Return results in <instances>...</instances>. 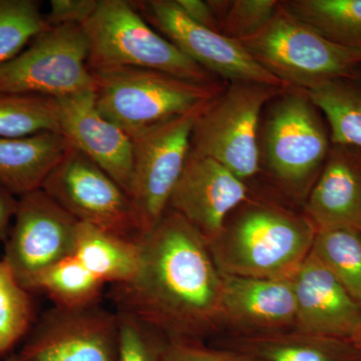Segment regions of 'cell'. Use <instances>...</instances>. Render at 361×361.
I'll list each match as a JSON object with an SVG mask.
<instances>
[{
    "mask_svg": "<svg viewBox=\"0 0 361 361\" xmlns=\"http://www.w3.org/2000/svg\"><path fill=\"white\" fill-rule=\"evenodd\" d=\"M137 269L114 285L118 311L129 313L168 341H195L220 325L223 279L208 243L168 209L139 241Z\"/></svg>",
    "mask_w": 361,
    "mask_h": 361,
    "instance_id": "obj_1",
    "label": "cell"
},
{
    "mask_svg": "<svg viewBox=\"0 0 361 361\" xmlns=\"http://www.w3.org/2000/svg\"><path fill=\"white\" fill-rule=\"evenodd\" d=\"M315 233L304 214L249 197L208 247L221 274L285 279L310 255Z\"/></svg>",
    "mask_w": 361,
    "mask_h": 361,
    "instance_id": "obj_2",
    "label": "cell"
},
{
    "mask_svg": "<svg viewBox=\"0 0 361 361\" xmlns=\"http://www.w3.org/2000/svg\"><path fill=\"white\" fill-rule=\"evenodd\" d=\"M259 129L260 172L305 202L331 146L322 113L305 90L288 87L266 106Z\"/></svg>",
    "mask_w": 361,
    "mask_h": 361,
    "instance_id": "obj_3",
    "label": "cell"
},
{
    "mask_svg": "<svg viewBox=\"0 0 361 361\" xmlns=\"http://www.w3.org/2000/svg\"><path fill=\"white\" fill-rule=\"evenodd\" d=\"M90 71L103 68H149L201 85L223 82L197 65L142 18L132 1L99 0L82 25Z\"/></svg>",
    "mask_w": 361,
    "mask_h": 361,
    "instance_id": "obj_4",
    "label": "cell"
},
{
    "mask_svg": "<svg viewBox=\"0 0 361 361\" xmlns=\"http://www.w3.org/2000/svg\"><path fill=\"white\" fill-rule=\"evenodd\" d=\"M90 73L97 110L129 135L199 108L227 85L197 84L161 71L130 66Z\"/></svg>",
    "mask_w": 361,
    "mask_h": 361,
    "instance_id": "obj_5",
    "label": "cell"
},
{
    "mask_svg": "<svg viewBox=\"0 0 361 361\" xmlns=\"http://www.w3.org/2000/svg\"><path fill=\"white\" fill-rule=\"evenodd\" d=\"M288 87L234 82L214 97L195 123L191 149L247 183L260 173L259 129L269 102Z\"/></svg>",
    "mask_w": 361,
    "mask_h": 361,
    "instance_id": "obj_6",
    "label": "cell"
},
{
    "mask_svg": "<svg viewBox=\"0 0 361 361\" xmlns=\"http://www.w3.org/2000/svg\"><path fill=\"white\" fill-rule=\"evenodd\" d=\"M249 54L287 87L310 92L361 65V52L325 39L282 7L256 35L240 40Z\"/></svg>",
    "mask_w": 361,
    "mask_h": 361,
    "instance_id": "obj_7",
    "label": "cell"
},
{
    "mask_svg": "<svg viewBox=\"0 0 361 361\" xmlns=\"http://www.w3.org/2000/svg\"><path fill=\"white\" fill-rule=\"evenodd\" d=\"M211 101L184 115L130 135L133 169L129 195L142 236L167 212L171 194L191 149L195 123Z\"/></svg>",
    "mask_w": 361,
    "mask_h": 361,
    "instance_id": "obj_8",
    "label": "cell"
},
{
    "mask_svg": "<svg viewBox=\"0 0 361 361\" xmlns=\"http://www.w3.org/2000/svg\"><path fill=\"white\" fill-rule=\"evenodd\" d=\"M82 26L51 27L0 65V92L61 99L94 90Z\"/></svg>",
    "mask_w": 361,
    "mask_h": 361,
    "instance_id": "obj_9",
    "label": "cell"
},
{
    "mask_svg": "<svg viewBox=\"0 0 361 361\" xmlns=\"http://www.w3.org/2000/svg\"><path fill=\"white\" fill-rule=\"evenodd\" d=\"M42 189L82 224L140 241L142 230L130 195L103 169L71 148Z\"/></svg>",
    "mask_w": 361,
    "mask_h": 361,
    "instance_id": "obj_10",
    "label": "cell"
},
{
    "mask_svg": "<svg viewBox=\"0 0 361 361\" xmlns=\"http://www.w3.org/2000/svg\"><path fill=\"white\" fill-rule=\"evenodd\" d=\"M132 2L154 30L223 82H255L287 87L258 65L238 40L195 23L176 0Z\"/></svg>",
    "mask_w": 361,
    "mask_h": 361,
    "instance_id": "obj_11",
    "label": "cell"
},
{
    "mask_svg": "<svg viewBox=\"0 0 361 361\" xmlns=\"http://www.w3.org/2000/svg\"><path fill=\"white\" fill-rule=\"evenodd\" d=\"M118 313L99 303L47 310L28 332L18 361H118Z\"/></svg>",
    "mask_w": 361,
    "mask_h": 361,
    "instance_id": "obj_12",
    "label": "cell"
},
{
    "mask_svg": "<svg viewBox=\"0 0 361 361\" xmlns=\"http://www.w3.org/2000/svg\"><path fill=\"white\" fill-rule=\"evenodd\" d=\"M13 221L2 260L23 286L75 252L80 222L44 190L18 197Z\"/></svg>",
    "mask_w": 361,
    "mask_h": 361,
    "instance_id": "obj_13",
    "label": "cell"
},
{
    "mask_svg": "<svg viewBox=\"0 0 361 361\" xmlns=\"http://www.w3.org/2000/svg\"><path fill=\"white\" fill-rule=\"evenodd\" d=\"M249 197L247 183L217 161L190 149L168 209L180 214L208 243Z\"/></svg>",
    "mask_w": 361,
    "mask_h": 361,
    "instance_id": "obj_14",
    "label": "cell"
},
{
    "mask_svg": "<svg viewBox=\"0 0 361 361\" xmlns=\"http://www.w3.org/2000/svg\"><path fill=\"white\" fill-rule=\"evenodd\" d=\"M56 101L59 133L129 194L133 169L130 135L99 113L94 90Z\"/></svg>",
    "mask_w": 361,
    "mask_h": 361,
    "instance_id": "obj_15",
    "label": "cell"
},
{
    "mask_svg": "<svg viewBox=\"0 0 361 361\" xmlns=\"http://www.w3.org/2000/svg\"><path fill=\"white\" fill-rule=\"evenodd\" d=\"M296 303L295 330L353 341L361 327V305L312 255L291 277Z\"/></svg>",
    "mask_w": 361,
    "mask_h": 361,
    "instance_id": "obj_16",
    "label": "cell"
},
{
    "mask_svg": "<svg viewBox=\"0 0 361 361\" xmlns=\"http://www.w3.org/2000/svg\"><path fill=\"white\" fill-rule=\"evenodd\" d=\"M221 275L220 324L230 325L246 337L295 329L296 303L291 278Z\"/></svg>",
    "mask_w": 361,
    "mask_h": 361,
    "instance_id": "obj_17",
    "label": "cell"
},
{
    "mask_svg": "<svg viewBox=\"0 0 361 361\" xmlns=\"http://www.w3.org/2000/svg\"><path fill=\"white\" fill-rule=\"evenodd\" d=\"M304 216L317 230L355 228L361 231V149L331 145L304 202Z\"/></svg>",
    "mask_w": 361,
    "mask_h": 361,
    "instance_id": "obj_18",
    "label": "cell"
},
{
    "mask_svg": "<svg viewBox=\"0 0 361 361\" xmlns=\"http://www.w3.org/2000/svg\"><path fill=\"white\" fill-rule=\"evenodd\" d=\"M71 148L59 132L21 137H0V187L20 197L42 189Z\"/></svg>",
    "mask_w": 361,
    "mask_h": 361,
    "instance_id": "obj_19",
    "label": "cell"
},
{
    "mask_svg": "<svg viewBox=\"0 0 361 361\" xmlns=\"http://www.w3.org/2000/svg\"><path fill=\"white\" fill-rule=\"evenodd\" d=\"M244 353L261 361H361L353 342L304 334L298 330L247 336Z\"/></svg>",
    "mask_w": 361,
    "mask_h": 361,
    "instance_id": "obj_20",
    "label": "cell"
},
{
    "mask_svg": "<svg viewBox=\"0 0 361 361\" xmlns=\"http://www.w3.org/2000/svg\"><path fill=\"white\" fill-rule=\"evenodd\" d=\"M306 92L329 123L331 145L361 149V65Z\"/></svg>",
    "mask_w": 361,
    "mask_h": 361,
    "instance_id": "obj_21",
    "label": "cell"
},
{
    "mask_svg": "<svg viewBox=\"0 0 361 361\" xmlns=\"http://www.w3.org/2000/svg\"><path fill=\"white\" fill-rule=\"evenodd\" d=\"M73 255L104 283L129 281L139 262V241L80 223Z\"/></svg>",
    "mask_w": 361,
    "mask_h": 361,
    "instance_id": "obj_22",
    "label": "cell"
},
{
    "mask_svg": "<svg viewBox=\"0 0 361 361\" xmlns=\"http://www.w3.org/2000/svg\"><path fill=\"white\" fill-rule=\"evenodd\" d=\"M280 6L330 42L361 52V0H282Z\"/></svg>",
    "mask_w": 361,
    "mask_h": 361,
    "instance_id": "obj_23",
    "label": "cell"
},
{
    "mask_svg": "<svg viewBox=\"0 0 361 361\" xmlns=\"http://www.w3.org/2000/svg\"><path fill=\"white\" fill-rule=\"evenodd\" d=\"M104 285L73 254L35 275L23 287L44 292L56 306L75 308L99 303Z\"/></svg>",
    "mask_w": 361,
    "mask_h": 361,
    "instance_id": "obj_24",
    "label": "cell"
},
{
    "mask_svg": "<svg viewBox=\"0 0 361 361\" xmlns=\"http://www.w3.org/2000/svg\"><path fill=\"white\" fill-rule=\"evenodd\" d=\"M310 253L361 305V231L355 228L317 230Z\"/></svg>",
    "mask_w": 361,
    "mask_h": 361,
    "instance_id": "obj_25",
    "label": "cell"
},
{
    "mask_svg": "<svg viewBox=\"0 0 361 361\" xmlns=\"http://www.w3.org/2000/svg\"><path fill=\"white\" fill-rule=\"evenodd\" d=\"M59 132L58 101L52 97L0 92V137Z\"/></svg>",
    "mask_w": 361,
    "mask_h": 361,
    "instance_id": "obj_26",
    "label": "cell"
},
{
    "mask_svg": "<svg viewBox=\"0 0 361 361\" xmlns=\"http://www.w3.org/2000/svg\"><path fill=\"white\" fill-rule=\"evenodd\" d=\"M37 0H0V65L16 58L51 28Z\"/></svg>",
    "mask_w": 361,
    "mask_h": 361,
    "instance_id": "obj_27",
    "label": "cell"
},
{
    "mask_svg": "<svg viewBox=\"0 0 361 361\" xmlns=\"http://www.w3.org/2000/svg\"><path fill=\"white\" fill-rule=\"evenodd\" d=\"M35 307L30 292L0 260V355H6L32 329Z\"/></svg>",
    "mask_w": 361,
    "mask_h": 361,
    "instance_id": "obj_28",
    "label": "cell"
},
{
    "mask_svg": "<svg viewBox=\"0 0 361 361\" xmlns=\"http://www.w3.org/2000/svg\"><path fill=\"white\" fill-rule=\"evenodd\" d=\"M116 313L120 324L118 361H164L168 339L135 316Z\"/></svg>",
    "mask_w": 361,
    "mask_h": 361,
    "instance_id": "obj_29",
    "label": "cell"
},
{
    "mask_svg": "<svg viewBox=\"0 0 361 361\" xmlns=\"http://www.w3.org/2000/svg\"><path fill=\"white\" fill-rule=\"evenodd\" d=\"M278 8V0H228L220 32L238 42L248 39L270 23Z\"/></svg>",
    "mask_w": 361,
    "mask_h": 361,
    "instance_id": "obj_30",
    "label": "cell"
},
{
    "mask_svg": "<svg viewBox=\"0 0 361 361\" xmlns=\"http://www.w3.org/2000/svg\"><path fill=\"white\" fill-rule=\"evenodd\" d=\"M164 361H261L241 351L206 348L199 341H168Z\"/></svg>",
    "mask_w": 361,
    "mask_h": 361,
    "instance_id": "obj_31",
    "label": "cell"
},
{
    "mask_svg": "<svg viewBox=\"0 0 361 361\" xmlns=\"http://www.w3.org/2000/svg\"><path fill=\"white\" fill-rule=\"evenodd\" d=\"M99 0H51L45 16L51 27L63 25L82 26L96 13Z\"/></svg>",
    "mask_w": 361,
    "mask_h": 361,
    "instance_id": "obj_32",
    "label": "cell"
},
{
    "mask_svg": "<svg viewBox=\"0 0 361 361\" xmlns=\"http://www.w3.org/2000/svg\"><path fill=\"white\" fill-rule=\"evenodd\" d=\"M188 18L204 27L220 32V23L208 0H176ZM221 33V32H220Z\"/></svg>",
    "mask_w": 361,
    "mask_h": 361,
    "instance_id": "obj_33",
    "label": "cell"
},
{
    "mask_svg": "<svg viewBox=\"0 0 361 361\" xmlns=\"http://www.w3.org/2000/svg\"><path fill=\"white\" fill-rule=\"evenodd\" d=\"M18 203V198L16 196L0 187V242L6 243L8 238Z\"/></svg>",
    "mask_w": 361,
    "mask_h": 361,
    "instance_id": "obj_34",
    "label": "cell"
},
{
    "mask_svg": "<svg viewBox=\"0 0 361 361\" xmlns=\"http://www.w3.org/2000/svg\"><path fill=\"white\" fill-rule=\"evenodd\" d=\"M351 342H353V343L355 344L356 348L360 349V350L361 351V327L360 329L358 330L357 334H356L355 338H353V341H351Z\"/></svg>",
    "mask_w": 361,
    "mask_h": 361,
    "instance_id": "obj_35",
    "label": "cell"
},
{
    "mask_svg": "<svg viewBox=\"0 0 361 361\" xmlns=\"http://www.w3.org/2000/svg\"><path fill=\"white\" fill-rule=\"evenodd\" d=\"M6 361H18L16 360V357L14 356H11V357H9L8 360H6Z\"/></svg>",
    "mask_w": 361,
    "mask_h": 361,
    "instance_id": "obj_36",
    "label": "cell"
}]
</instances>
